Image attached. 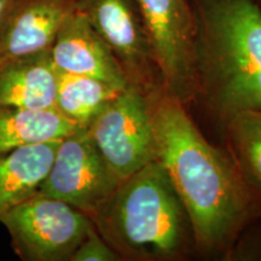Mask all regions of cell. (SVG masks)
Masks as SVG:
<instances>
[{"mask_svg":"<svg viewBox=\"0 0 261 261\" xmlns=\"http://www.w3.org/2000/svg\"><path fill=\"white\" fill-rule=\"evenodd\" d=\"M156 160L187 212L192 236L204 250L231 243L252 213L250 187L233 159L204 138L181 100H151Z\"/></svg>","mask_w":261,"mask_h":261,"instance_id":"cell-1","label":"cell"},{"mask_svg":"<svg viewBox=\"0 0 261 261\" xmlns=\"http://www.w3.org/2000/svg\"><path fill=\"white\" fill-rule=\"evenodd\" d=\"M196 92L224 120L261 110V9L254 0H197Z\"/></svg>","mask_w":261,"mask_h":261,"instance_id":"cell-2","label":"cell"},{"mask_svg":"<svg viewBox=\"0 0 261 261\" xmlns=\"http://www.w3.org/2000/svg\"><path fill=\"white\" fill-rule=\"evenodd\" d=\"M91 220L121 260L175 259L184 252L190 227L158 160L121 181Z\"/></svg>","mask_w":261,"mask_h":261,"instance_id":"cell-3","label":"cell"},{"mask_svg":"<svg viewBox=\"0 0 261 261\" xmlns=\"http://www.w3.org/2000/svg\"><path fill=\"white\" fill-rule=\"evenodd\" d=\"M11 246L24 261L70 260L93 226L84 212L38 191L8 212L0 220Z\"/></svg>","mask_w":261,"mask_h":261,"instance_id":"cell-4","label":"cell"},{"mask_svg":"<svg viewBox=\"0 0 261 261\" xmlns=\"http://www.w3.org/2000/svg\"><path fill=\"white\" fill-rule=\"evenodd\" d=\"M86 129L121 181L156 160L151 100L136 87L117 94Z\"/></svg>","mask_w":261,"mask_h":261,"instance_id":"cell-5","label":"cell"},{"mask_svg":"<svg viewBox=\"0 0 261 261\" xmlns=\"http://www.w3.org/2000/svg\"><path fill=\"white\" fill-rule=\"evenodd\" d=\"M76 10L113 52L130 86L150 100L165 93L137 0H76Z\"/></svg>","mask_w":261,"mask_h":261,"instance_id":"cell-6","label":"cell"},{"mask_svg":"<svg viewBox=\"0 0 261 261\" xmlns=\"http://www.w3.org/2000/svg\"><path fill=\"white\" fill-rule=\"evenodd\" d=\"M163 92L187 103L196 92L195 16L187 0H137Z\"/></svg>","mask_w":261,"mask_h":261,"instance_id":"cell-7","label":"cell"},{"mask_svg":"<svg viewBox=\"0 0 261 261\" xmlns=\"http://www.w3.org/2000/svg\"><path fill=\"white\" fill-rule=\"evenodd\" d=\"M120 184L121 180L94 145L87 129L80 128L60 142L39 191L67 202L91 219Z\"/></svg>","mask_w":261,"mask_h":261,"instance_id":"cell-8","label":"cell"},{"mask_svg":"<svg viewBox=\"0 0 261 261\" xmlns=\"http://www.w3.org/2000/svg\"><path fill=\"white\" fill-rule=\"evenodd\" d=\"M50 55L58 71L94 77L121 91L130 86L113 52L76 9L62 24Z\"/></svg>","mask_w":261,"mask_h":261,"instance_id":"cell-9","label":"cell"},{"mask_svg":"<svg viewBox=\"0 0 261 261\" xmlns=\"http://www.w3.org/2000/svg\"><path fill=\"white\" fill-rule=\"evenodd\" d=\"M76 0H17L0 29V58L48 51Z\"/></svg>","mask_w":261,"mask_h":261,"instance_id":"cell-10","label":"cell"},{"mask_svg":"<svg viewBox=\"0 0 261 261\" xmlns=\"http://www.w3.org/2000/svg\"><path fill=\"white\" fill-rule=\"evenodd\" d=\"M56 80L50 50L0 58V108H55Z\"/></svg>","mask_w":261,"mask_h":261,"instance_id":"cell-11","label":"cell"},{"mask_svg":"<svg viewBox=\"0 0 261 261\" xmlns=\"http://www.w3.org/2000/svg\"><path fill=\"white\" fill-rule=\"evenodd\" d=\"M61 140L0 154V220L40 189Z\"/></svg>","mask_w":261,"mask_h":261,"instance_id":"cell-12","label":"cell"},{"mask_svg":"<svg viewBox=\"0 0 261 261\" xmlns=\"http://www.w3.org/2000/svg\"><path fill=\"white\" fill-rule=\"evenodd\" d=\"M85 128L56 108H0V154L27 145L57 142Z\"/></svg>","mask_w":261,"mask_h":261,"instance_id":"cell-13","label":"cell"},{"mask_svg":"<svg viewBox=\"0 0 261 261\" xmlns=\"http://www.w3.org/2000/svg\"><path fill=\"white\" fill-rule=\"evenodd\" d=\"M121 92L102 80L57 70L55 108L67 119L86 128Z\"/></svg>","mask_w":261,"mask_h":261,"instance_id":"cell-14","label":"cell"},{"mask_svg":"<svg viewBox=\"0 0 261 261\" xmlns=\"http://www.w3.org/2000/svg\"><path fill=\"white\" fill-rule=\"evenodd\" d=\"M233 160L250 189L261 197V110H246L225 120Z\"/></svg>","mask_w":261,"mask_h":261,"instance_id":"cell-15","label":"cell"},{"mask_svg":"<svg viewBox=\"0 0 261 261\" xmlns=\"http://www.w3.org/2000/svg\"><path fill=\"white\" fill-rule=\"evenodd\" d=\"M121 260L119 254L100 236L94 225L86 237L75 249L69 261H117Z\"/></svg>","mask_w":261,"mask_h":261,"instance_id":"cell-16","label":"cell"},{"mask_svg":"<svg viewBox=\"0 0 261 261\" xmlns=\"http://www.w3.org/2000/svg\"><path fill=\"white\" fill-rule=\"evenodd\" d=\"M16 3H17V0H0V29L5 23L10 11L14 8Z\"/></svg>","mask_w":261,"mask_h":261,"instance_id":"cell-17","label":"cell"}]
</instances>
